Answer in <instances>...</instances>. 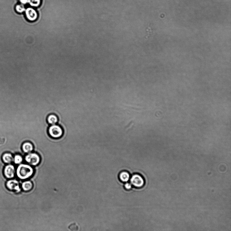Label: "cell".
I'll list each match as a JSON object with an SVG mask.
<instances>
[{
	"mask_svg": "<svg viewBox=\"0 0 231 231\" xmlns=\"http://www.w3.org/2000/svg\"><path fill=\"white\" fill-rule=\"evenodd\" d=\"M25 16L27 20L30 22H34L37 19L38 14L37 11L32 7H28L25 12Z\"/></svg>",
	"mask_w": 231,
	"mask_h": 231,
	"instance_id": "8992f818",
	"label": "cell"
},
{
	"mask_svg": "<svg viewBox=\"0 0 231 231\" xmlns=\"http://www.w3.org/2000/svg\"><path fill=\"white\" fill-rule=\"evenodd\" d=\"M132 184L131 183H129L127 182L125 184L124 187L126 189L130 190L132 188Z\"/></svg>",
	"mask_w": 231,
	"mask_h": 231,
	"instance_id": "2e32d148",
	"label": "cell"
},
{
	"mask_svg": "<svg viewBox=\"0 0 231 231\" xmlns=\"http://www.w3.org/2000/svg\"><path fill=\"white\" fill-rule=\"evenodd\" d=\"M19 1L23 5H25L28 3V0H19Z\"/></svg>",
	"mask_w": 231,
	"mask_h": 231,
	"instance_id": "e0dca14e",
	"label": "cell"
},
{
	"mask_svg": "<svg viewBox=\"0 0 231 231\" xmlns=\"http://www.w3.org/2000/svg\"><path fill=\"white\" fill-rule=\"evenodd\" d=\"M42 0H28V3L31 6L37 7L40 5Z\"/></svg>",
	"mask_w": 231,
	"mask_h": 231,
	"instance_id": "4fadbf2b",
	"label": "cell"
},
{
	"mask_svg": "<svg viewBox=\"0 0 231 231\" xmlns=\"http://www.w3.org/2000/svg\"><path fill=\"white\" fill-rule=\"evenodd\" d=\"M34 170L28 164H19L16 170V174L18 177L21 180H26L32 176Z\"/></svg>",
	"mask_w": 231,
	"mask_h": 231,
	"instance_id": "6da1fadb",
	"label": "cell"
},
{
	"mask_svg": "<svg viewBox=\"0 0 231 231\" xmlns=\"http://www.w3.org/2000/svg\"><path fill=\"white\" fill-rule=\"evenodd\" d=\"M34 146L29 142H26L23 143L22 146L23 151L26 153H29L34 150Z\"/></svg>",
	"mask_w": 231,
	"mask_h": 231,
	"instance_id": "ba28073f",
	"label": "cell"
},
{
	"mask_svg": "<svg viewBox=\"0 0 231 231\" xmlns=\"http://www.w3.org/2000/svg\"><path fill=\"white\" fill-rule=\"evenodd\" d=\"M2 160L3 162L6 164H11L13 162L14 157L11 153H5L2 156Z\"/></svg>",
	"mask_w": 231,
	"mask_h": 231,
	"instance_id": "30bf717a",
	"label": "cell"
},
{
	"mask_svg": "<svg viewBox=\"0 0 231 231\" xmlns=\"http://www.w3.org/2000/svg\"><path fill=\"white\" fill-rule=\"evenodd\" d=\"M6 186L9 190L15 192L16 193H20L21 187L18 181L15 179H10L8 181Z\"/></svg>",
	"mask_w": 231,
	"mask_h": 231,
	"instance_id": "277c9868",
	"label": "cell"
},
{
	"mask_svg": "<svg viewBox=\"0 0 231 231\" xmlns=\"http://www.w3.org/2000/svg\"><path fill=\"white\" fill-rule=\"evenodd\" d=\"M3 174L7 179H13L16 174V170L14 166L11 164H7L4 169Z\"/></svg>",
	"mask_w": 231,
	"mask_h": 231,
	"instance_id": "52a82bcc",
	"label": "cell"
},
{
	"mask_svg": "<svg viewBox=\"0 0 231 231\" xmlns=\"http://www.w3.org/2000/svg\"><path fill=\"white\" fill-rule=\"evenodd\" d=\"M21 189L25 191H29L31 190L33 187L32 182L30 181H27L23 182L21 185Z\"/></svg>",
	"mask_w": 231,
	"mask_h": 231,
	"instance_id": "9c48e42d",
	"label": "cell"
},
{
	"mask_svg": "<svg viewBox=\"0 0 231 231\" xmlns=\"http://www.w3.org/2000/svg\"><path fill=\"white\" fill-rule=\"evenodd\" d=\"M23 159L22 156L20 155L17 154L14 157L13 162L16 164H20L22 163Z\"/></svg>",
	"mask_w": 231,
	"mask_h": 231,
	"instance_id": "5bb4252c",
	"label": "cell"
},
{
	"mask_svg": "<svg viewBox=\"0 0 231 231\" xmlns=\"http://www.w3.org/2000/svg\"><path fill=\"white\" fill-rule=\"evenodd\" d=\"M47 120L48 124L51 125H55L58 121V117L54 114H50L49 115Z\"/></svg>",
	"mask_w": 231,
	"mask_h": 231,
	"instance_id": "7c38bea8",
	"label": "cell"
},
{
	"mask_svg": "<svg viewBox=\"0 0 231 231\" xmlns=\"http://www.w3.org/2000/svg\"><path fill=\"white\" fill-rule=\"evenodd\" d=\"M119 178L121 181L126 183L130 179V176L128 172L124 171L121 172L119 174Z\"/></svg>",
	"mask_w": 231,
	"mask_h": 231,
	"instance_id": "8fae6325",
	"label": "cell"
},
{
	"mask_svg": "<svg viewBox=\"0 0 231 231\" xmlns=\"http://www.w3.org/2000/svg\"><path fill=\"white\" fill-rule=\"evenodd\" d=\"M48 134L52 138H59L63 135V131L59 125H52L48 129Z\"/></svg>",
	"mask_w": 231,
	"mask_h": 231,
	"instance_id": "7a4b0ae2",
	"label": "cell"
},
{
	"mask_svg": "<svg viewBox=\"0 0 231 231\" xmlns=\"http://www.w3.org/2000/svg\"><path fill=\"white\" fill-rule=\"evenodd\" d=\"M25 159L27 163L32 166H37L41 161L40 156L36 153H28L25 156Z\"/></svg>",
	"mask_w": 231,
	"mask_h": 231,
	"instance_id": "3957f363",
	"label": "cell"
},
{
	"mask_svg": "<svg viewBox=\"0 0 231 231\" xmlns=\"http://www.w3.org/2000/svg\"><path fill=\"white\" fill-rule=\"evenodd\" d=\"M131 183L132 185L137 188L142 187L144 184V178L140 174H134L130 178Z\"/></svg>",
	"mask_w": 231,
	"mask_h": 231,
	"instance_id": "5b68a950",
	"label": "cell"
},
{
	"mask_svg": "<svg viewBox=\"0 0 231 231\" xmlns=\"http://www.w3.org/2000/svg\"><path fill=\"white\" fill-rule=\"evenodd\" d=\"M25 8L24 5L22 4H18L16 6V11L19 13H22L24 12L25 10Z\"/></svg>",
	"mask_w": 231,
	"mask_h": 231,
	"instance_id": "9a60e30c",
	"label": "cell"
}]
</instances>
